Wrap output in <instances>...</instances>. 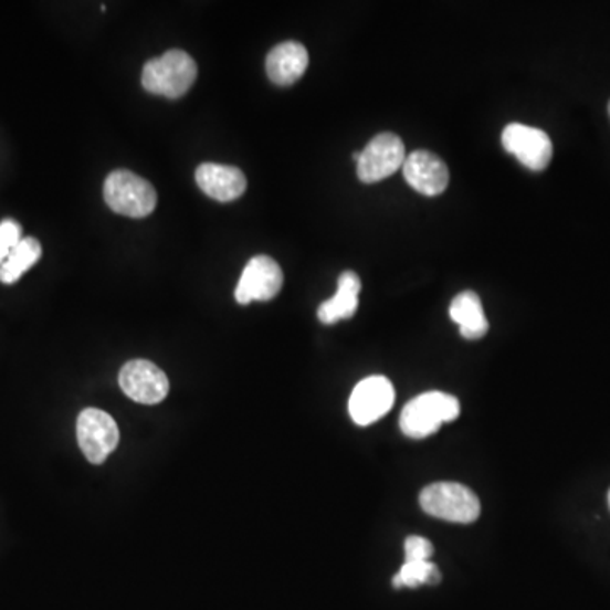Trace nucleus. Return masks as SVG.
Wrapping results in <instances>:
<instances>
[{
    "label": "nucleus",
    "instance_id": "f257e3e1",
    "mask_svg": "<svg viewBox=\"0 0 610 610\" xmlns=\"http://www.w3.org/2000/svg\"><path fill=\"white\" fill-rule=\"evenodd\" d=\"M196 78L197 65L192 56L182 50H171L146 63L141 84L149 94L180 98L190 91Z\"/></svg>",
    "mask_w": 610,
    "mask_h": 610
},
{
    "label": "nucleus",
    "instance_id": "f03ea898",
    "mask_svg": "<svg viewBox=\"0 0 610 610\" xmlns=\"http://www.w3.org/2000/svg\"><path fill=\"white\" fill-rule=\"evenodd\" d=\"M460 416L456 397L444 392H425L403 407L400 429L407 438L424 440L432 437L441 424L454 421Z\"/></svg>",
    "mask_w": 610,
    "mask_h": 610
},
{
    "label": "nucleus",
    "instance_id": "7ed1b4c3",
    "mask_svg": "<svg viewBox=\"0 0 610 610\" xmlns=\"http://www.w3.org/2000/svg\"><path fill=\"white\" fill-rule=\"evenodd\" d=\"M104 199L116 214L141 219L157 208V190L129 170H116L106 178Z\"/></svg>",
    "mask_w": 610,
    "mask_h": 610
},
{
    "label": "nucleus",
    "instance_id": "20e7f679",
    "mask_svg": "<svg viewBox=\"0 0 610 610\" xmlns=\"http://www.w3.org/2000/svg\"><path fill=\"white\" fill-rule=\"evenodd\" d=\"M419 502L425 514L448 523H475L480 516L478 497L462 483H431L421 492Z\"/></svg>",
    "mask_w": 610,
    "mask_h": 610
},
{
    "label": "nucleus",
    "instance_id": "39448f33",
    "mask_svg": "<svg viewBox=\"0 0 610 610\" xmlns=\"http://www.w3.org/2000/svg\"><path fill=\"white\" fill-rule=\"evenodd\" d=\"M353 158L361 182L377 183L400 170L407 155L399 136L393 133H380L365 146L364 151L355 152Z\"/></svg>",
    "mask_w": 610,
    "mask_h": 610
},
{
    "label": "nucleus",
    "instance_id": "423d86ee",
    "mask_svg": "<svg viewBox=\"0 0 610 610\" xmlns=\"http://www.w3.org/2000/svg\"><path fill=\"white\" fill-rule=\"evenodd\" d=\"M76 440L88 462L101 465L119 444V428L107 412L85 409L76 419Z\"/></svg>",
    "mask_w": 610,
    "mask_h": 610
},
{
    "label": "nucleus",
    "instance_id": "0eeeda50",
    "mask_svg": "<svg viewBox=\"0 0 610 610\" xmlns=\"http://www.w3.org/2000/svg\"><path fill=\"white\" fill-rule=\"evenodd\" d=\"M502 146L516 157L524 167L533 171H543L553 158V143L538 127L513 123L502 133Z\"/></svg>",
    "mask_w": 610,
    "mask_h": 610
},
{
    "label": "nucleus",
    "instance_id": "6e6552de",
    "mask_svg": "<svg viewBox=\"0 0 610 610\" xmlns=\"http://www.w3.org/2000/svg\"><path fill=\"white\" fill-rule=\"evenodd\" d=\"M282 287H284V272L278 263L266 254H259L250 260L246 269L241 273L234 297L241 305H248L254 301H272Z\"/></svg>",
    "mask_w": 610,
    "mask_h": 610
},
{
    "label": "nucleus",
    "instance_id": "1a4fd4ad",
    "mask_svg": "<svg viewBox=\"0 0 610 610\" xmlns=\"http://www.w3.org/2000/svg\"><path fill=\"white\" fill-rule=\"evenodd\" d=\"M396 402V390L381 375L365 378L349 397V414L358 425H370L383 418Z\"/></svg>",
    "mask_w": 610,
    "mask_h": 610
},
{
    "label": "nucleus",
    "instance_id": "9d476101",
    "mask_svg": "<svg viewBox=\"0 0 610 610\" xmlns=\"http://www.w3.org/2000/svg\"><path fill=\"white\" fill-rule=\"evenodd\" d=\"M119 386L129 399L146 406L160 403L170 390L165 371L148 360L127 361L119 374Z\"/></svg>",
    "mask_w": 610,
    "mask_h": 610
},
{
    "label": "nucleus",
    "instance_id": "9b49d317",
    "mask_svg": "<svg viewBox=\"0 0 610 610\" xmlns=\"http://www.w3.org/2000/svg\"><path fill=\"white\" fill-rule=\"evenodd\" d=\"M402 171L407 183L422 196H440L450 183V170L446 164L438 155L425 149H418L407 155Z\"/></svg>",
    "mask_w": 610,
    "mask_h": 610
},
{
    "label": "nucleus",
    "instance_id": "f8f14e48",
    "mask_svg": "<svg viewBox=\"0 0 610 610\" xmlns=\"http://www.w3.org/2000/svg\"><path fill=\"white\" fill-rule=\"evenodd\" d=\"M196 182L203 193L219 202H231L246 192V177L236 167L203 164L197 168Z\"/></svg>",
    "mask_w": 610,
    "mask_h": 610
},
{
    "label": "nucleus",
    "instance_id": "ddd939ff",
    "mask_svg": "<svg viewBox=\"0 0 610 610\" xmlns=\"http://www.w3.org/2000/svg\"><path fill=\"white\" fill-rule=\"evenodd\" d=\"M307 65H309V53L304 44L297 41H285L276 44L266 56V75L273 84L287 87L301 81Z\"/></svg>",
    "mask_w": 610,
    "mask_h": 610
},
{
    "label": "nucleus",
    "instance_id": "4468645a",
    "mask_svg": "<svg viewBox=\"0 0 610 610\" xmlns=\"http://www.w3.org/2000/svg\"><path fill=\"white\" fill-rule=\"evenodd\" d=\"M361 280L355 272H343L338 278V292L335 297L323 302L317 309V317L320 323H339L343 319H349L358 311V297H360Z\"/></svg>",
    "mask_w": 610,
    "mask_h": 610
},
{
    "label": "nucleus",
    "instance_id": "2eb2a0df",
    "mask_svg": "<svg viewBox=\"0 0 610 610\" xmlns=\"http://www.w3.org/2000/svg\"><path fill=\"white\" fill-rule=\"evenodd\" d=\"M450 316L460 326L465 339H480L487 335L488 320L483 313L482 301L475 292H462L451 302Z\"/></svg>",
    "mask_w": 610,
    "mask_h": 610
},
{
    "label": "nucleus",
    "instance_id": "dca6fc26",
    "mask_svg": "<svg viewBox=\"0 0 610 610\" xmlns=\"http://www.w3.org/2000/svg\"><path fill=\"white\" fill-rule=\"evenodd\" d=\"M41 254H43V248L36 238H22L21 243L12 250L8 260L0 266V282L6 285L15 284L28 270L40 262Z\"/></svg>",
    "mask_w": 610,
    "mask_h": 610
},
{
    "label": "nucleus",
    "instance_id": "f3484780",
    "mask_svg": "<svg viewBox=\"0 0 610 610\" xmlns=\"http://www.w3.org/2000/svg\"><path fill=\"white\" fill-rule=\"evenodd\" d=\"M440 570L431 561H406L399 574L393 577L392 583L396 589H416L419 585L440 583Z\"/></svg>",
    "mask_w": 610,
    "mask_h": 610
},
{
    "label": "nucleus",
    "instance_id": "a211bd4d",
    "mask_svg": "<svg viewBox=\"0 0 610 610\" xmlns=\"http://www.w3.org/2000/svg\"><path fill=\"white\" fill-rule=\"evenodd\" d=\"M22 241L21 224L14 219L0 222V266L8 260L15 246Z\"/></svg>",
    "mask_w": 610,
    "mask_h": 610
},
{
    "label": "nucleus",
    "instance_id": "6ab92c4d",
    "mask_svg": "<svg viewBox=\"0 0 610 610\" xmlns=\"http://www.w3.org/2000/svg\"><path fill=\"white\" fill-rule=\"evenodd\" d=\"M403 549H406V561H429L434 555V546L421 536L407 538Z\"/></svg>",
    "mask_w": 610,
    "mask_h": 610
},
{
    "label": "nucleus",
    "instance_id": "aec40b11",
    "mask_svg": "<svg viewBox=\"0 0 610 610\" xmlns=\"http://www.w3.org/2000/svg\"><path fill=\"white\" fill-rule=\"evenodd\" d=\"M609 505H610V492H609Z\"/></svg>",
    "mask_w": 610,
    "mask_h": 610
},
{
    "label": "nucleus",
    "instance_id": "412c9836",
    "mask_svg": "<svg viewBox=\"0 0 610 610\" xmlns=\"http://www.w3.org/2000/svg\"><path fill=\"white\" fill-rule=\"evenodd\" d=\"M609 114H610V102H609Z\"/></svg>",
    "mask_w": 610,
    "mask_h": 610
}]
</instances>
